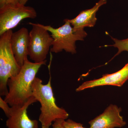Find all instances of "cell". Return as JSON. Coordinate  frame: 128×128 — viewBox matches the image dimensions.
I'll return each mask as SVG.
<instances>
[{"instance_id":"cell-6","label":"cell","mask_w":128,"mask_h":128,"mask_svg":"<svg viewBox=\"0 0 128 128\" xmlns=\"http://www.w3.org/2000/svg\"><path fill=\"white\" fill-rule=\"evenodd\" d=\"M36 16V12L33 8L20 2L0 7V35L16 27L24 19Z\"/></svg>"},{"instance_id":"cell-4","label":"cell","mask_w":128,"mask_h":128,"mask_svg":"<svg viewBox=\"0 0 128 128\" xmlns=\"http://www.w3.org/2000/svg\"><path fill=\"white\" fill-rule=\"evenodd\" d=\"M12 30H8L0 35V95L8 94L7 82L12 76L16 75L21 67L16 61L12 50L10 39Z\"/></svg>"},{"instance_id":"cell-17","label":"cell","mask_w":128,"mask_h":128,"mask_svg":"<svg viewBox=\"0 0 128 128\" xmlns=\"http://www.w3.org/2000/svg\"><path fill=\"white\" fill-rule=\"evenodd\" d=\"M28 0H20L19 2L22 4L25 5Z\"/></svg>"},{"instance_id":"cell-10","label":"cell","mask_w":128,"mask_h":128,"mask_svg":"<svg viewBox=\"0 0 128 128\" xmlns=\"http://www.w3.org/2000/svg\"><path fill=\"white\" fill-rule=\"evenodd\" d=\"M29 33L26 28H22L12 32L11 37L12 50L19 66L22 67L28 56Z\"/></svg>"},{"instance_id":"cell-14","label":"cell","mask_w":128,"mask_h":128,"mask_svg":"<svg viewBox=\"0 0 128 128\" xmlns=\"http://www.w3.org/2000/svg\"><path fill=\"white\" fill-rule=\"evenodd\" d=\"M8 104L0 97V107L4 112L5 114L8 118L10 116L11 112V108H10Z\"/></svg>"},{"instance_id":"cell-16","label":"cell","mask_w":128,"mask_h":128,"mask_svg":"<svg viewBox=\"0 0 128 128\" xmlns=\"http://www.w3.org/2000/svg\"><path fill=\"white\" fill-rule=\"evenodd\" d=\"M20 0H0V7L6 5L20 2Z\"/></svg>"},{"instance_id":"cell-3","label":"cell","mask_w":128,"mask_h":128,"mask_svg":"<svg viewBox=\"0 0 128 128\" xmlns=\"http://www.w3.org/2000/svg\"><path fill=\"white\" fill-rule=\"evenodd\" d=\"M64 24L57 28L50 25H40L51 33L53 38L51 52L58 53L64 50L74 54L76 53V42L84 40L87 34L84 30H74L68 19H64Z\"/></svg>"},{"instance_id":"cell-11","label":"cell","mask_w":128,"mask_h":128,"mask_svg":"<svg viewBox=\"0 0 128 128\" xmlns=\"http://www.w3.org/2000/svg\"><path fill=\"white\" fill-rule=\"evenodd\" d=\"M107 3V0H99L91 9L82 11L74 18L68 19L75 30H84L86 27H92L96 25V13L99 8Z\"/></svg>"},{"instance_id":"cell-1","label":"cell","mask_w":128,"mask_h":128,"mask_svg":"<svg viewBox=\"0 0 128 128\" xmlns=\"http://www.w3.org/2000/svg\"><path fill=\"white\" fill-rule=\"evenodd\" d=\"M46 61L33 63L25 60L20 72L8 81V94L4 100L11 107H21L33 96L32 84L40 67Z\"/></svg>"},{"instance_id":"cell-12","label":"cell","mask_w":128,"mask_h":128,"mask_svg":"<svg viewBox=\"0 0 128 128\" xmlns=\"http://www.w3.org/2000/svg\"><path fill=\"white\" fill-rule=\"evenodd\" d=\"M113 41H114V44L113 45H107L106 46H112L118 49V52L115 56L118 55L123 51H127L128 52V38L126 39L118 40L111 37Z\"/></svg>"},{"instance_id":"cell-2","label":"cell","mask_w":128,"mask_h":128,"mask_svg":"<svg viewBox=\"0 0 128 128\" xmlns=\"http://www.w3.org/2000/svg\"><path fill=\"white\" fill-rule=\"evenodd\" d=\"M50 76L46 84H43L42 80L38 77L35 78L32 84L33 96L41 104L39 121L42 128H49L56 120L61 118L65 120L69 116L66 110L56 105L51 86L50 73Z\"/></svg>"},{"instance_id":"cell-15","label":"cell","mask_w":128,"mask_h":128,"mask_svg":"<svg viewBox=\"0 0 128 128\" xmlns=\"http://www.w3.org/2000/svg\"><path fill=\"white\" fill-rule=\"evenodd\" d=\"M65 120L58 119L55 120L52 124L53 128H65L64 126V122Z\"/></svg>"},{"instance_id":"cell-8","label":"cell","mask_w":128,"mask_h":128,"mask_svg":"<svg viewBox=\"0 0 128 128\" xmlns=\"http://www.w3.org/2000/svg\"><path fill=\"white\" fill-rule=\"evenodd\" d=\"M38 102L34 96L21 107H11L10 115L6 121L8 128H38V122L28 116L27 110L32 104Z\"/></svg>"},{"instance_id":"cell-9","label":"cell","mask_w":128,"mask_h":128,"mask_svg":"<svg viewBox=\"0 0 128 128\" xmlns=\"http://www.w3.org/2000/svg\"><path fill=\"white\" fill-rule=\"evenodd\" d=\"M128 80V63L120 70L115 73L104 75L102 78L83 82L76 91H81L86 89L103 86H121Z\"/></svg>"},{"instance_id":"cell-13","label":"cell","mask_w":128,"mask_h":128,"mask_svg":"<svg viewBox=\"0 0 128 128\" xmlns=\"http://www.w3.org/2000/svg\"><path fill=\"white\" fill-rule=\"evenodd\" d=\"M64 126L65 128H86L83 127L82 124L76 122L70 119L65 120Z\"/></svg>"},{"instance_id":"cell-5","label":"cell","mask_w":128,"mask_h":128,"mask_svg":"<svg viewBox=\"0 0 128 128\" xmlns=\"http://www.w3.org/2000/svg\"><path fill=\"white\" fill-rule=\"evenodd\" d=\"M28 24L32 26L29 32L28 56L35 63L45 62L52 46L53 38L48 30L42 27L40 24Z\"/></svg>"},{"instance_id":"cell-7","label":"cell","mask_w":128,"mask_h":128,"mask_svg":"<svg viewBox=\"0 0 128 128\" xmlns=\"http://www.w3.org/2000/svg\"><path fill=\"white\" fill-rule=\"evenodd\" d=\"M122 109L117 105H110L99 116L89 122L90 128H121L126 121L120 115Z\"/></svg>"}]
</instances>
